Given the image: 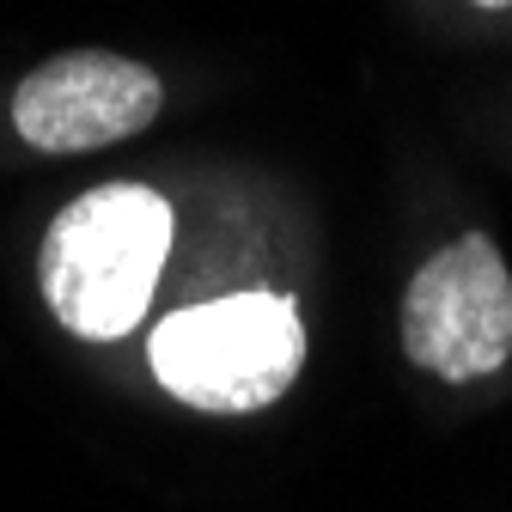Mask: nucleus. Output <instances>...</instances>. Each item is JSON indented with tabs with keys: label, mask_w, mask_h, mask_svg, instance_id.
<instances>
[{
	"label": "nucleus",
	"mask_w": 512,
	"mask_h": 512,
	"mask_svg": "<svg viewBox=\"0 0 512 512\" xmlns=\"http://www.w3.org/2000/svg\"><path fill=\"white\" fill-rule=\"evenodd\" d=\"M171 250V208L141 183H104L68 202L43 232V299L86 342H116L141 324Z\"/></svg>",
	"instance_id": "nucleus-1"
},
{
	"label": "nucleus",
	"mask_w": 512,
	"mask_h": 512,
	"mask_svg": "<svg viewBox=\"0 0 512 512\" xmlns=\"http://www.w3.org/2000/svg\"><path fill=\"white\" fill-rule=\"evenodd\" d=\"M305 366L299 305L281 293H226L214 305L171 311L153 330L159 384L208 415H250L293 391Z\"/></svg>",
	"instance_id": "nucleus-2"
},
{
	"label": "nucleus",
	"mask_w": 512,
	"mask_h": 512,
	"mask_svg": "<svg viewBox=\"0 0 512 512\" xmlns=\"http://www.w3.org/2000/svg\"><path fill=\"white\" fill-rule=\"evenodd\" d=\"M403 348L421 372L470 384L506 366L512 354V275L494 238L464 232L433 250L403 293Z\"/></svg>",
	"instance_id": "nucleus-3"
},
{
	"label": "nucleus",
	"mask_w": 512,
	"mask_h": 512,
	"mask_svg": "<svg viewBox=\"0 0 512 512\" xmlns=\"http://www.w3.org/2000/svg\"><path fill=\"white\" fill-rule=\"evenodd\" d=\"M159 74L110 49H74L31 68L13 92V128L37 153H98L159 116Z\"/></svg>",
	"instance_id": "nucleus-4"
},
{
	"label": "nucleus",
	"mask_w": 512,
	"mask_h": 512,
	"mask_svg": "<svg viewBox=\"0 0 512 512\" xmlns=\"http://www.w3.org/2000/svg\"><path fill=\"white\" fill-rule=\"evenodd\" d=\"M476 7H488V13H500V7H512V0H476Z\"/></svg>",
	"instance_id": "nucleus-5"
}]
</instances>
